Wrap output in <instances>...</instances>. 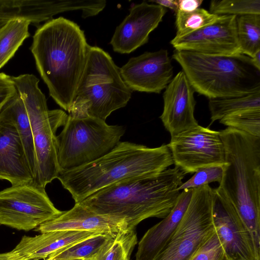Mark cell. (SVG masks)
I'll use <instances>...</instances> for the list:
<instances>
[{"label":"cell","instance_id":"cell-3","mask_svg":"<svg viewBox=\"0 0 260 260\" xmlns=\"http://www.w3.org/2000/svg\"><path fill=\"white\" fill-rule=\"evenodd\" d=\"M173 164L167 144L150 148L120 141L101 158L74 170L60 172L57 179L77 203L123 180L157 176Z\"/></svg>","mask_w":260,"mask_h":260},{"label":"cell","instance_id":"cell-4","mask_svg":"<svg viewBox=\"0 0 260 260\" xmlns=\"http://www.w3.org/2000/svg\"><path fill=\"white\" fill-rule=\"evenodd\" d=\"M219 132L225 164L220 188L260 251V137L229 127Z\"/></svg>","mask_w":260,"mask_h":260},{"label":"cell","instance_id":"cell-10","mask_svg":"<svg viewBox=\"0 0 260 260\" xmlns=\"http://www.w3.org/2000/svg\"><path fill=\"white\" fill-rule=\"evenodd\" d=\"M45 189L26 183L0 191V224L28 231L58 216Z\"/></svg>","mask_w":260,"mask_h":260},{"label":"cell","instance_id":"cell-21","mask_svg":"<svg viewBox=\"0 0 260 260\" xmlns=\"http://www.w3.org/2000/svg\"><path fill=\"white\" fill-rule=\"evenodd\" d=\"M193 190H182L171 212L145 233L139 242L136 260H153L164 248L185 212Z\"/></svg>","mask_w":260,"mask_h":260},{"label":"cell","instance_id":"cell-15","mask_svg":"<svg viewBox=\"0 0 260 260\" xmlns=\"http://www.w3.org/2000/svg\"><path fill=\"white\" fill-rule=\"evenodd\" d=\"M121 76L132 91L159 93L173 78L167 50L145 52L131 58L120 68Z\"/></svg>","mask_w":260,"mask_h":260},{"label":"cell","instance_id":"cell-18","mask_svg":"<svg viewBox=\"0 0 260 260\" xmlns=\"http://www.w3.org/2000/svg\"><path fill=\"white\" fill-rule=\"evenodd\" d=\"M128 230L123 219L97 214L80 203H75L69 210L62 211L54 218L38 226L35 231L41 233L54 231H76L98 233L115 237Z\"/></svg>","mask_w":260,"mask_h":260},{"label":"cell","instance_id":"cell-35","mask_svg":"<svg viewBox=\"0 0 260 260\" xmlns=\"http://www.w3.org/2000/svg\"><path fill=\"white\" fill-rule=\"evenodd\" d=\"M148 2L156 4L165 8H169L175 13L178 10V0H153Z\"/></svg>","mask_w":260,"mask_h":260},{"label":"cell","instance_id":"cell-11","mask_svg":"<svg viewBox=\"0 0 260 260\" xmlns=\"http://www.w3.org/2000/svg\"><path fill=\"white\" fill-rule=\"evenodd\" d=\"M167 145L174 164L186 174L204 167L225 164L219 132L199 124L172 137Z\"/></svg>","mask_w":260,"mask_h":260},{"label":"cell","instance_id":"cell-31","mask_svg":"<svg viewBox=\"0 0 260 260\" xmlns=\"http://www.w3.org/2000/svg\"><path fill=\"white\" fill-rule=\"evenodd\" d=\"M223 166H212L199 169L190 178L183 182L178 189H193L212 182L219 183L223 176Z\"/></svg>","mask_w":260,"mask_h":260},{"label":"cell","instance_id":"cell-36","mask_svg":"<svg viewBox=\"0 0 260 260\" xmlns=\"http://www.w3.org/2000/svg\"><path fill=\"white\" fill-rule=\"evenodd\" d=\"M251 59L254 66L260 70V50L255 53Z\"/></svg>","mask_w":260,"mask_h":260},{"label":"cell","instance_id":"cell-6","mask_svg":"<svg viewBox=\"0 0 260 260\" xmlns=\"http://www.w3.org/2000/svg\"><path fill=\"white\" fill-rule=\"evenodd\" d=\"M132 91L109 54L99 47L90 46L69 115L105 121L113 111L127 105Z\"/></svg>","mask_w":260,"mask_h":260},{"label":"cell","instance_id":"cell-7","mask_svg":"<svg viewBox=\"0 0 260 260\" xmlns=\"http://www.w3.org/2000/svg\"><path fill=\"white\" fill-rule=\"evenodd\" d=\"M11 77L23 101L31 127L36 162L32 184L45 189L59 173L56 133L64 125L68 114L60 109H48L46 97L39 87V80L35 75Z\"/></svg>","mask_w":260,"mask_h":260},{"label":"cell","instance_id":"cell-29","mask_svg":"<svg viewBox=\"0 0 260 260\" xmlns=\"http://www.w3.org/2000/svg\"><path fill=\"white\" fill-rule=\"evenodd\" d=\"M209 12L217 15L236 16L260 14V0H213Z\"/></svg>","mask_w":260,"mask_h":260},{"label":"cell","instance_id":"cell-27","mask_svg":"<svg viewBox=\"0 0 260 260\" xmlns=\"http://www.w3.org/2000/svg\"><path fill=\"white\" fill-rule=\"evenodd\" d=\"M137 243L136 230L120 232L106 245L95 260H128Z\"/></svg>","mask_w":260,"mask_h":260},{"label":"cell","instance_id":"cell-12","mask_svg":"<svg viewBox=\"0 0 260 260\" xmlns=\"http://www.w3.org/2000/svg\"><path fill=\"white\" fill-rule=\"evenodd\" d=\"M215 231L230 260H260V251L236 209L218 187L213 190Z\"/></svg>","mask_w":260,"mask_h":260},{"label":"cell","instance_id":"cell-5","mask_svg":"<svg viewBox=\"0 0 260 260\" xmlns=\"http://www.w3.org/2000/svg\"><path fill=\"white\" fill-rule=\"evenodd\" d=\"M195 91L209 99L240 96L260 91V70L243 54L214 55L175 50Z\"/></svg>","mask_w":260,"mask_h":260},{"label":"cell","instance_id":"cell-2","mask_svg":"<svg viewBox=\"0 0 260 260\" xmlns=\"http://www.w3.org/2000/svg\"><path fill=\"white\" fill-rule=\"evenodd\" d=\"M185 175L175 166L156 176L118 182L80 203L97 214L123 219L128 230H136L147 218L163 219L171 212L180 194L178 187Z\"/></svg>","mask_w":260,"mask_h":260},{"label":"cell","instance_id":"cell-16","mask_svg":"<svg viewBox=\"0 0 260 260\" xmlns=\"http://www.w3.org/2000/svg\"><path fill=\"white\" fill-rule=\"evenodd\" d=\"M167 12L166 8L146 2L132 6L110 41L114 51L129 54L147 43L150 34L162 21Z\"/></svg>","mask_w":260,"mask_h":260},{"label":"cell","instance_id":"cell-25","mask_svg":"<svg viewBox=\"0 0 260 260\" xmlns=\"http://www.w3.org/2000/svg\"><path fill=\"white\" fill-rule=\"evenodd\" d=\"M211 123L250 109H260V91L240 96L209 99Z\"/></svg>","mask_w":260,"mask_h":260},{"label":"cell","instance_id":"cell-22","mask_svg":"<svg viewBox=\"0 0 260 260\" xmlns=\"http://www.w3.org/2000/svg\"><path fill=\"white\" fill-rule=\"evenodd\" d=\"M0 116L11 122L16 127L34 178L36 162L31 127L24 103L18 91L4 105Z\"/></svg>","mask_w":260,"mask_h":260},{"label":"cell","instance_id":"cell-32","mask_svg":"<svg viewBox=\"0 0 260 260\" xmlns=\"http://www.w3.org/2000/svg\"><path fill=\"white\" fill-rule=\"evenodd\" d=\"M190 260H230L215 232L207 239Z\"/></svg>","mask_w":260,"mask_h":260},{"label":"cell","instance_id":"cell-24","mask_svg":"<svg viewBox=\"0 0 260 260\" xmlns=\"http://www.w3.org/2000/svg\"><path fill=\"white\" fill-rule=\"evenodd\" d=\"M30 23L23 19H13L0 27V69L14 55L23 41L30 36Z\"/></svg>","mask_w":260,"mask_h":260},{"label":"cell","instance_id":"cell-39","mask_svg":"<svg viewBox=\"0 0 260 260\" xmlns=\"http://www.w3.org/2000/svg\"><path fill=\"white\" fill-rule=\"evenodd\" d=\"M128 260H131V259H128Z\"/></svg>","mask_w":260,"mask_h":260},{"label":"cell","instance_id":"cell-26","mask_svg":"<svg viewBox=\"0 0 260 260\" xmlns=\"http://www.w3.org/2000/svg\"><path fill=\"white\" fill-rule=\"evenodd\" d=\"M236 26L241 53L251 58L260 50V14L237 16Z\"/></svg>","mask_w":260,"mask_h":260},{"label":"cell","instance_id":"cell-20","mask_svg":"<svg viewBox=\"0 0 260 260\" xmlns=\"http://www.w3.org/2000/svg\"><path fill=\"white\" fill-rule=\"evenodd\" d=\"M85 231H54L35 237L23 236L11 251L5 253L10 259H45L51 254L70 245L97 235Z\"/></svg>","mask_w":260,"mask_h":260},{"label":"cell","instance_id":"cell-23","mask_svg":"<svg viewBox=\"0 0 260 260\" xmlns=\"http://www.w3.org/2000/svg\"><path fill=\"white\" fill-rule=\"evenodd\" d=\"M113 238L106 234L97 235L61 249L44 260H95Z\"/></svg>","mask_w":260,"mask_h":260},{"label":"cell","instance_id":"cell-37","mask_svg":"<svg viewBox=\"0 0 260 260\" xmlns=\"http://www.w3.org/2000/svg\"><path fill=\"white\" fill-rule=\"evenodd\" d=\"M0 260H13L9 259L5 255V253H0ZM27 260H38L36 259H27Z\"/></svg>","mask_w":260,"mask_h":260},{"label":"cell","instance_id":"cell-17","mask_svg":"<svg viewBox=\"0 0 260 260\" xmlns=\"http://www.w3.org/2000/svg\"><path fill=\"white\" fill-rule=\"evenodd\" d=\"M165 89L159 118L171 137L198 125L194 115L195 91L184 73L179 72Z\"/></svg>","mask_w":260,"mask_h":260},{"label":"cell","instance_id":"cell-33","mask_svg":"<svg viewBox=\"0 0 260 260\" xmlns=\"http://www.w3.org/2000/svg\"><path fill=\"white\" fill-rule=\"evenodd\" d=\"M17 91L12 77L4 73H0V112Z\"/></svg>","mask_w":260,"mask_h":260},{"label":"cell","instance_id":"cell-19","mask_svg":"<svg viewBox=\"0 0 260 260\" xmlns=\"http://www.w3.org/2000/svg\"><path fill=\"white\" fill-rule=\"evenodd\" d=\"M0 179L12 185L32 183L30 170L18 132L8 120L0 116Z\"/></svg>","mask_w":260,"mask_h":260},{"label":"cell","instance_id":"cell-1","mask_svg":"<svg viewBox=\"0 0 260 260\" xmlns=\"http://www.w3.org/2000/svg\"><path fill=\"white\" fill-rule=\"evenodd\" d=\"M90 45L75 22L59 17L36 31L30 50L50 95L69 111L87 59Z\"/></svg>","mask_w":260,"mask_h":260},{"label":"cell","instance_id":"cell-14","mask_svg":"<svg viewBox=\"0 0 260 260\" xmlns=\"http://www.w3.org/2000/svg\"><path fill=\"white\" fill-rule=\"evenodd\" d=\"M237 16L219 15L213 23L170 42L177 51L214 55L240 54L236 26Z\"/></svg>","mask_w":260,"mask_h":260},{"label":"cell","instance_id":"cell-30","mask_svg":"<svg viewBox=\"0 0 260 260\" xmlns=\"http://www.w3.org/2000/svg\"><path fill=\"white\" fill-rule=\"evenodd\" d=\"M219 122L229 127L260 137V109H250L224 117Z\"/></svg>","mask_w":260,"mask_h":260},{"label":"cell","instance_id":"cell-38","mask_svg":"<svg viewBox=\"0 0 260 260\" xmlns=\"http://www.w3.org/2000/svg\"><path fill=\"white\" fill-rule=\"evenodd\" d=\"M73 260H82V259H73Z\"/></svg>","mask_w":260,"mask_h":260},{"label":"cell","instance_id":"cell-13","mask_svg":"<svg viewBox=\"0 0 260 260\" xmlns=\"http://www.w3.org/2000/svg\"><path fill=\"white\" fill-rule=\"evenodd\" d=\"M105 6L103 0H0V27L13 19L39 24L57 14L76 10L86 18L98 15Z\"/></svg>","mask_w":260,"mask_h":260},{"label":"cell","instance_id":"cell-9","mask_svg":"<svg viewBox=\"0 0 260 260\" xmlns=\"http://www.w3.org/2000/svg\"><path fill=\"white\" fill-rule=\"evenodd\" d=\"M213 190L209 184L193 188L189 203L176 231L153 260H190L214 233Z\"/></svg>","mask_w":260,"mask_h":260},{"label":"cell","instance_id":"cell-34","mask_svg":"<svg viewBox=\"0 0 260 260\" xmlns=\"http://www.w3.org/2000/svg\"><path fill=\"white\" fill-rule=\"evenodd\" d=\"M203 0H178V9L184 12L193 11L199 8Z\"/></svg>","mask_w":260,"mask_h":260},{"label":"cell","instance_id":"cell-28","mask_svg":"<svg viewBox=\"0 0 260 260\" xmlns=\"http://www.w3.org/2000/svg\"><path fill=\"white\" fill-rule=\"evenodd\" d=\"M203 8L176 13V37L183 36L215 22L219 17Z\"/></svg>","mask_w":260,"mask_h":260},{"label":"cell","instance_id":"cell-8","mask_svg":"<svg viewBox=\"0 0 260 260\" xmlns=\"http://www.w3.org/2000/svg\"><path fill=\"white\" fill-rule=\"evenodd\" d=\"M56 136L59 173L69 171L92 162L111 151L124 134L123 126L109 125L92 117L68 114Z\"/></svg>","mask_w":260,"mask_h":260}]
</instances>
